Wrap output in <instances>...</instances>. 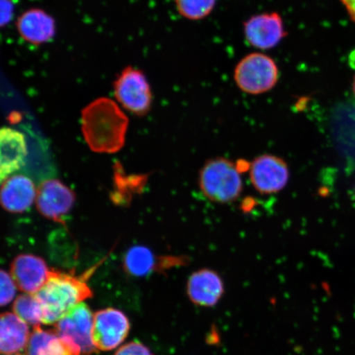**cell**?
<instances>
[{"label": "cell", "instance_id": "6da1fadb", "mask_svg": "<svg viewBox=\"0 0 355 355\" xmlns=\"http://www.w3.org/2000/svg\"><path fill=\"white\" fill-rule=\"evenodd\" d=\"M81 123L84 139L93 152L115 153L125 144L128 119L107 97L97 98L84 107Z\"/></svg>", "mask_w": 355, "mask_h": 355}, {"label": "cell", "instance_id": "7a4b0ae2", "mask_svg": "<svg viewBox=\"0 0 355 355\" xmlns=\"http://www.w3.org/2000/svg\"><path fill=\"white\" fill-rule=\"evenodd\" d=\"M92 273V270H88L79 277L73 272L51 270L46 285L34 295L42 304L43 324L55 325L75 306L92 298V291L87 282Z\"/></svg>", "mask_w": 355, "mask_h": 355}, {"label": "cell", "instance_id": "3957f363", "mask_svg": "<svg viewBox=\"0 0 355 355\" xmlns=\"http://www.w3.org/2000/svg\"><path fill=\"white\" fill-rule=\"evenodd\" d=\"M198 186L204 196L212 202H233L243 191L241 171L237 164L227 158L208 159L199 171Z\"/></svg>", "mask_w": 355, "mask_h": 355}, {"label": "cell", "instance_id": "277c9868", "mask_svg": "<svg viewBox=\"0 0 355 355\" xmlns=\"http://www.w3.org/2000/svg\"><path fill=\"white\" fill-rule=\"evenodd\" d=\"M279 78L276 61L260 52L244 56L234 70L235 84L239 90L248 95L259 96L272 91Z\"/></svg>", "mask_w": 355, "mask_h": 355}, {"label": "cell", "instance_id": "5b68a950", "mask_svg": "<svg viewBox=\"0 0 355 355\" xmlns=\"http://www.w3.org/2000/svg\"><path fill=\"white\" fill-rule=\"evenodd\" d=\"M115 99L137 116H144L152 107L153 92L143 71L128 66L114 82Z\"/></svg>", "mask_w": 355, "mask_h": 355}, {"label": "cell", "instance_id": "8992f818", "mask_svg": "<svg viewBox=\"0 0 355 355\" xmlns=\"http://www.w3.org/2000/svg\"><path fill=\"white\" fill-rule=\"evenodd\" d=\"M93 318L94 315L83 302L55 324V331L79 355H91L97 352L92 340Z\"/></svg>", "mask_w": 355, "mask_h": 355}, {"label": "cell", "instance_id": "52a82bcc", "mask_svg": "<svg viewBox=\"0 0 355 355\" xmlns=\"http://www.w3.org/2000/svg\"><path fill=\"white\" fill-rule=\"evenodd\" d=\"M250 177L257 193L272 195L282 192L291 179L288 163L278 155L263 154L250 163Z\"/></svg>", "mask_w": 355, "mask_h": 355}, {"label": "cell", "instance_id": "ba28073f", "mask_svg": "<svg viewBox=\"0 0 355 355\" xmlns=\"http://www.w3.org/2000/svg\"><path fill=\"white\" fill-rule=\"evenodd\" d=\"M130 330V320L121 310L112 308L100 310L93 318V343L97 349L110 352L123 343Z\"/></svg>", "mask_w": 355, "mask_h": 355}, {"label": "cell", "instance_id": "9c48e42d", "mask_svg": "<svg viewBox=\"0 0 355 355\" xmlns=\"http://www.w3.org/2000/svg\"><path fill=\"white\" fill-rule=\"evenodd\" d=\"M243 34L251 46L260 51L277 47L287 35L282 17L277 12H263L243 22Z\"/></svg>", "mask_w": 355, "mask_h": 355}, {"label": "cell", "instance_id": "30bf717a", "mask_svg": "<svg viewBox=\"0 0 355 355\" xmlns=\"http://www.w3.org/2000/svg\"><path fill=\"white\" fill-rule=\"evenodd\" d=\"M76 196L68 186L55 179L42 182L37 189V207L49 220L64 224V219L72 209Z\"/></svg>", "mask_w": 355, "mask_h": 355}, {"label": "cell", "instance_id": "8fae6325", "mask_svg": "<svg viewBox=\"0 0 355 355\" xmlns=\"http://www.w3.org/2000/svg\"><path fill=\"white\" fill-rule=\"evenodd\" d=\"M186 263V257L176 256H157L148 248L133 246L123 257V268L130 276L144 277L153 272H165L176 266Z\"/></svg>", "mask_w": 355, "mask_h": 355}, {"label": "cell", "instance_id": "7c38bea8", "mask_svg": "<svg viewBox=\"0 0 355 355\" xmlns=\"http://www.w3.org/2000/svg\"><path fill=\"white\" fill-rule=\"evenodd\" d=\"M50 269L42 257L33 254H21L11 265V276L17 288L25 294L35 295L46 285Z\"/></svg>", "mask_w": 355, "mask_h": 355}, {"label": "cell", "instance_id": "4fadbf2b", "mask_svg": "<svg viewBox=\"0 0 355 355\" xmlns=\"http://www.w3.org/2000/svg\"><path fill=\"white\" fill-rule=\"evenodd\" d=\"M225 293V283L219 272L202 268L190 275L187 294L192 303L201 307H213Z\"/></svg>", "mask_w": 355, "mask_h": 355}, {"label": "cell", "instance_id": "5bb4252c", "mask_svg": "<svg viewBox=\"0 0 355 355\" xmlns=\"http://www.w3.org/2000/svg\"><path fill=\"white\" fill-rule=\"evenodd\" d=\"M28 145L24 133L10 127L0 130V180L6 181L26 165Z\"/></svg>", "mask_w": 355, "mask_h": 355}, {"label": "cell", "instance_id": "9a60e30c", "mask_svg": "<svg viewBox=\"0 0 355 355\" xmlns=\"http://www.w3.org/2000/svg\"><path fill=\"white\" fill-rule=\"evenodd\" d=\"M17 30L25 42L35 46L52 41L56 33L54 17L41 8H30L17 19Z\"/></svg>", "mask_w": 355, "mask_h": 355}, {"label": "cell", "instance_id": "2e32d148", "mask_svg": "<svg viewBox=\"0 0 355 355\" xmlns=\"http://www.w3.org/2000/svg\"><path fill=\"white\" fill-rule=\"evenodd\" d=\"M37 190L28 176L15 175L3 182L1 204L4 210L12 213L28 211L35 199Z\"/></svg>", "mask_w": 355, "mask_h": 355}, {"label": "cell", "instance_id": "e0dca14e", "mask_svg": "<svg viewBox=\"0 0 355 355\" xmlns=\"http://www.w3.org/2000/svg\"><path fill=\"white\" fill-rule=\"evenodd\" d=\"M30 339L28 324L15 313H4L0 320V352L13 355L26 349Z\"/></svg>", "mask_w": 355, "mask_h": 355}, {"label": "cell", "instance_id": "ac0fdd59", "mask_svg": "<svg viewBox=\"0 0 355 355\" xmlns=\"http://www.w3.org/2000/svg\"><path fill=\"white\" fill-rule=\"evenodd\" d=\"M25 350L26 355H79L55 330L41 327L34 328Z\"/></svg>", "mask_w": 355, "mask_h": 355}, {"label": "cell", "instance_id": "d6986e66", "mask_svg": "<svg viewBox=\"0 0 355 355\" xmlns=\"http://www.w3.org/2000/svg\"><path fill=\"white\" fill-rule=\"evenodd\" d=\"M13 313L34 328L41 327L43 324L42 304L34 295L24 294L16 299L13 304Z\"/></svg>", "mask_w": 355, "mask_h": 355}, {"label": "cell", "instance_id": "ffe728a7", "mask_svg": "<svg viewBox=\"0 0 355 355\" xmlns=\"http://www.w3.org/2000/svg\"><path fill=\"white\" fill-rule=\"evenodd\" d=\"M217 0H175L177 11L186 19L200 21L209 16Z\"/></svg>", "mask_w": 355, "mask_h": 355}, {"label": "cell", "instance_id": "44dd1931", "mask_svg": "<svg viewBox=\"0 0 355 355\" xmlns=\"http://www.w3.org/2000/svg\"><path fill=\"white\" fill-rule=\"evenodd\" d=\"M0 285H1V299L0 303L2 306H6L10 304L16 295L17 285L15 279H12L11 275L1 270L0 273Z\"/></svg>", "mask_w": 355, "mask_h": 355}, {"label": "cell", "instance_id": "7402d4cb", "mask_svg": "<svg viewBox=\"0 0 355 355\" xmlns=\"http://www.w3.org/2000/svg\"><path fill=\"white\" fill-rule=\"evenodd\" d=\"M114 355H153L150 349L139 341H132L121 346Z\"/></svg>", "mask_w": 355, "mask_h": 355}, {"label": "cell", "instance_id": "603a6c76", "mask_svg": "<svg viewBox=\"0 0 355 355\" xmlns=\"http://www.w3.org/2000/svg\"><path fill=\"white\" fill-rule=\"evenodd\" d=\"M13 4L11 0H1V26L10 24L13 15Z\"/></svg>", "mask_w": 355, "mask_h": 355}, {"label": "cell", "instance_id": "cb8c5ba5", "mask_svg": "<svg viewBox=\"0 0 355 355\" xmlns=\"http://www.w3.org/2000/svg\"><path fill=\"white\" fill-rule=\"evenodd\" d=\"M340 1L343 3L350 19L355 22V0H340Z\"/></svg>", "mask_w": 355, "mask_h": 355}, {"label": "cell", "instance_id": "d4e9b609", "mask_svg": "<svg viewBox=\"0 0 355 355\" xmlns=\"http://www.w3.org/2000/svg\"><path fill=\"white\" fill-rule=\"evenodd\" d=\"M353 92H354V94L355 96V77H354V82H353Z\"/></svg>", "mask_w": 355, "mask_h": 355}, {"label": "cell", "instance_id": "484cf974", "mask_svg": "<svg viewBox=\"0 0 355 355\" xmlns=\"http://www.w3.org/2000/svg\"><path fill=\"white\" fill-rule=\"evenodd\" d=\"M15 355H19V354H15Z\"/></svg>", "mask_w": 355, "mask_h": 355}]
</instances>
